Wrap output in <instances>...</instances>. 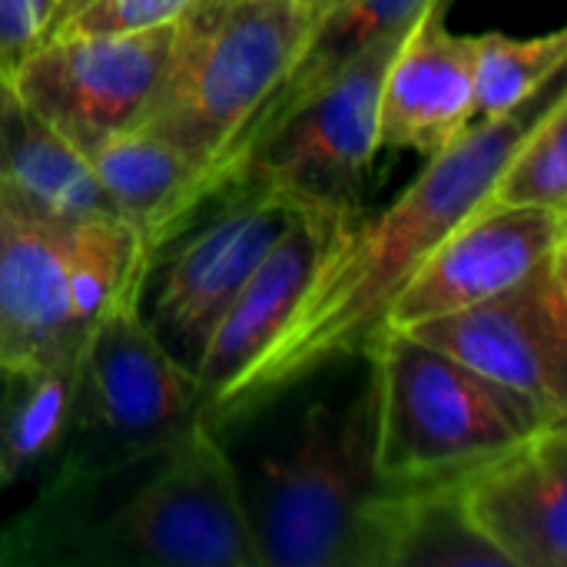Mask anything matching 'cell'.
<instances>
[{
    "mask_svg": "<svg viewBox=\"0 0 567 567\" xmlns=\"http://www.w3.org/2000/svg\"><path fill=\"white\" fill-rule=\"evenodd\" d=\"M561 86L558 76L508 116L472 123L445 153L429 159L389 209L372 219L359 213L326 252L286 329L249 369L213 392L199 415L223 429L249 419L316 372L365 355L385 332L399 292L432 249L492 199L502 166Z\"/></svg>",
    "mask_w": 567,
    "mask_h": 567,
    "instance_id": "1",
    "label": "cell"
},
{
    "mask_svg": "<svg viewBox=\"0 0 567 567\" xmlns=\"http://www.w3.org/2000/svg\"><path fill=\"white\" fill-rule=\"evenodd\" d=\"M0 565L262 567L236 468L203 415L153 458L43 488L0 532Z\"/></svg>",
    "mask_w": 567,
    "mask_h": 567,
    "instance_id": "2",
    "label": "cell"
},
{
    "mask_svg": "<svg viewBox=\"0 0 567 567\" xmlns=\"http://www.w3.org/2000/svg\"><path fill=\"white\" fill-rule=\"evenodd\" d=\"M336 0H193L173 20L159 93L136 130L166 140L206 179L259 113Z\"/></svg>",
    "mask_w": 567,
    "mask_h": 567,
    "instance_id": "3",
    "label": "cell"
},
{
    "mask_svg": "<svg viewBox=\"0 0 567 567\" xmlns=\"http://www.w3.org/2000/svg\"><path fill=\"white\" fill-rule=\"evenodd\" d=\"M365 359L375 379V472L389 485L465 478L567 425L402 329H385Z\"/></svg>",
    "mask_w": 567,
    "mask_h": 567,
    "instance_id": "4",
    "label": "cell"
},
{
    "mask_svg": "<svg viewBox=\"0 0 567 567\" xmlns=\"http://www.w3.org/2000/svg\"><path fill=\"white\" fill-rule=\"evenodd\" d=\"M375 379L342 405L316 402L292 442L262 458L252 538L262 567H372Z\"/></svg>",
    "mask_w": 567,
    "mask_h": 567,
    "instance_id": "5",
    "label": "cell"
},
{
    "mask_svg": "<svg viewBox=\"0 0 567 567\" xmlns=\"http://www.w3.org/2000/svg\"><path fill=\"white\" fill-rule=\"evenodd\" d=\"M199 419V385L159 339L143 309L96 322L83 342L80 382L60 449L47 462V492L106 478L169 449Z\"/></svg>",
    "mask_w": 567,
    "mask_h": 567,
    "instance_id": "6",
    "label": "cell"
},
{
    "mask_svg": "<svg viewBox=\"0 0 567 567\" xmlns=\"http://www.w3.org/2000/svg\"><path fill=\"white\" fill-rule=\"evenodd\" d=\"M405 33L369 47L319 96L279 123L223 183L219 203L236 193L276 189L296 199L355 206L379 156V93Z\"/></svg>",
    "mask_w": 567,
    "mask_h": 567,
    "instance_id": "7",
    "label": "cell"
},
{
    "mask_svg": "<svg viewBox=\"0 0 567 567\" xmlns=\"http://www.w3.org/2000/svg\"><path fill=\"white\" fill-rule=\"evenodd\" d=\"M173 23L133 33H53L10 73L20 100L70 146L90 156L136 130L169 60Z\"/></svg>",
    "mask_w": 567,
    "mask_h": 567,
    "instance_id": "8",
    "label": "cell"
},
{
    "mask_svg": "<svg viewBox=\"0 0 567 567\" xmlns=\"http://www.w3.org/2000/svg\"><path fill=\"white\" fill-rule=\"evenodd\" d=\"M402 332L567 422V246L512 289Z\"/></svg>",
    "mask_w": 567,
    "mask_h": 567,
    "instance_id": "9",
    "label": "cell"
},
{
    "mask_svg": "<svg viewBox=\"0 0 567 567\" xmlns=\"http://www.w3.org/2000/svg\"><path fill=\"white\" fill-rule=\"evenodd\" d=\"M302 199L276 189L236 193L173 256L146 316L159 346L189 372L236 292L296 219Z\"/></svg>",
    "mask_w": 567,
    "mask_h": 567,
    "instance_id": "10",
    "label": "cell"
},
{
    "mask_svg": "<svg viewBox=\"0 0 567 567\" xmlns=\"http://www.w3.org/2000/svg\"><path fill=\"white\" fill-rule=\"evenodd\" d=\"M565 246V213L485 203L419 266L392 302L385 329H412L425 319L485 302L522 282Z\"/></svg>",
    "mask_w": 567,
    "mask_h": 567,
    "instance_id": "11",
    "label": "cell"
},
{
    "mask_svg": "<svg viewBox=\"0 0 567 567\" xmlns=\"http://www.w3.org/2000/svg\"><path fill=\"white\" fill-rule=\"evenodd\" d=\"M355 216L359 206L302 199L289 229L262 256V262L236 292L203 346V355L193 369V379L199 385V409L213 392L249 369L286 329L326 252L355 223Z\"/></svg>",
    "mask_w": 567,
    "mask_h": 567,
    "instance_id": "12",
    "label": "cell"
},
{
    "mask_svg": "<svg viewBox=\"0 0 567 567\" xmlns=\"http://www.w3.org/2000/svg\"><path fill=\"white\" fill-rule=\"evenodd\" d=\"M63 229L66 223L0 196V369L7 372H33L83 352Z\"/></svg>",
    "mask_w": 567,
    "mask_h": 567,
    "instance_id": "13",
    "label": "cell"
},
{
    "mask_svg": "<svg viewBox=\"0 0 567 567\" xmlns=\"http://www.w3.org/2000/svg\"><path fill=\"white\" fill-rule=\"evenodd\" d=\"M458 505L508 567H567V425L458 478Z\"/></svg>",
    "mask_w": 567,
    "mask_h": 567,
    "instance_id": "14",
    "label": "cell"
},
{
    "mask_svg": "<svg viewBox=\"0 0 567 567\" xmlns=\"http://www.w3.org/2000/svg\"><path fill=\"white\" fill-rule=\"evenodd\" d=\"M475 37L445 27V7L429 10L392 56L379 93V146L425 159L445 153L472 123Z\"/></svg>",
    "mask_w": 567,
    "mask_h": 567,
    "instance_id": "15",
    "label": "cell"
},
{
    "mask_svg": "<svg viewBox=\"0 0 567 567\" xmlns=\"http://www.w3.org/2000/svg\"><path fill=\"white\" fill-rule=\"evenodd\" d=\"M449 7V0H336L309 30L306 43L259 106V113L246 123V130L236 136L229 153L216 163V169L206 179L203 209L219 203V189L226 176L296 110H302L312 96H319L332 80H339L355 56H362L369 47L409 33L429 10Z\"/></svg>",
    "mask_w": 567,
    "mask_h": 567,
    "instance_id": "16",
    "label": "cell"
},
{
    "mask_svg": "<svg viewBox=\"0 0 567 567\" xmlns=\"http://www.w3.org/2000/svg\"><path fill=\"white\" fill-rule=\"evenodd\" d=\"M90 169L143 239L150 259L203 213V169L186 153L143 130L110 136L90 156Z\"/></svg>",
    "mask_w": 567,
    "mask_h": 567,
    "instance_id": "17",
    "label": "cell"
},
{
    "mask_svg": "<svg viewBox=\"0 0 567 567\" xmlns=\"http://www.w3.org/2000/svg\"><path fill=\"white\" fill-rule=\"evenodd\" d=\"M0 196L60 223L116 213L90 159L20 100L10 76H0Z\"/></svg>",
    "mask_w": 567,
    "mask_h": 567,
    "instance_id": "18",
    "label": "cell"
},
{
    "mask_svg": "<svg viewBox=\"0 0 567 567\" xmlns=\"http://www.w3.org/2000/svg\"><path fill=\"white\" fill-rule=\"evenodd\" d=\"M508 567L468 525L458 505V478L389 485L375 505L372 567Z\"/></svg>",
    "mask_w": 567,
    "mask_h": 567,
    "instance_id": "19",
    "label": "cell"
},
{
    "mask_svg": "<svg viewBox=\"0 0 567 567\" xmlns=\"http://www.w3.org/2000/svg\"><path fill=\"white\" fill-rule=\"evenodd\" d=\"M63 256L76 326L90 336L106 316L140 306L150 276V252L140 233L116 213L66 223Z\"/></svg>",
    "mask_w": 567,
    "mask_h": 567,
    "instance_id": "20",
    "label": "cell"
},
{
    "mask_svg": "<svg viewBox=\"0 0 567 567\" xmlns=\"http://www.w3.org/2000/svg\"><path fill=\"white\" fill-rule=\"evenodd\" d=\"M80 355L33 372H17L7 399L0 402V468L10 482L47 465L60 449L76 399Z\"/></svg>",
    "mask_w": 567,
    "mask_h": 567,
    "instance_id": "21",
    "label": "cell"
},
{
    "mask_svg": "<svg viewBox=\"0 0 567 567\" xmlns=\"http://www.w3.org/2000/svg\"><path fill=\"white\" fill-rule=\"evenodd\" d=\"M567 60V30L542 37H508L478 33L475 66H472V116L502 120L532 96H538L551 80L561 76Z\"/></svg>",
    "mask_w": 567,
    "mask_h": 567,
    "instance_id": "22",
    "label": "cell"
},
{
    "mask_svg": "<svg viewBox=\"0 0 567 567\" xmlns=\"http://www.w3.org/2000/svg\"><path fill=\"white\" fill-rule=\"evenodd\" d=\"M495 206H542L567 216V93L551 96L542 120L525 133L502 166L492 199Z\"/></svg>",
    "mask_w": 567,
    "mask_h": 567,
    "instance_id": "23",
    "label": "cell"
},
{
    "mask_svg": "<svg viewBox=\"0 0 567 567\" xmlns=\"http://www.w3.org/2000/svg\"><path fill=\"white\" fill-rule=\"evenodd\" d=\"M193 0H86L53 33H133L173 23ZM50 33V37H53Z\"/></svg>",
    "mask_w": 567,
    "mask_h": 567,
    "instance_id": "24",
    "label": "cell"
},
{
    "mask_svg": "<svg viewBox=\"0 0 567 567\" xmlns=\"http://www.w3.org/2000/svg\"><path fill=\"white\" fill-rule=\"evenodd\" d=\"M53 23V0H0V76L47 40Z\"/></svg>",
    "mask_w": 567,
    "mask_h": 567,
    "instance_id": "25",
    "label": "cell"
},
{
    "mask_svg": "<svg viewBox=\"0 0 567 567\" xmlns=\"http://www.w3.org/2000/svg\"><path fill=\"white\" fill-rule=\"evenodd\" d=\"M83 3H86V0H60V3H56V10H53V27H50V33H53V30H56L70 13H76ZM50 33H47V37H50Z\"/></svg>",
    "mask_w": 567,
    "mask_h": 567,
    "instance_id": "26",
    "label": "cell"
},
{
    "mask_svg": "<svg viewBox=\"0 0 567 567\" xmlns=\"http://www.w3.org/2000/svg\"><path fill=\"white\" fill-rule=\"evenodd\" d=\"M13 379H17V372H7V369H0V402L7 399V392H10V385H13Z\"/></svg>",
    "mask_w": 567,
    "mask_h": 567,
    "instance_id": "27",
    "label": "cell"
},
{
    "mask_svg": "<svg viewBox=\"0 0 567 567\" xmlns=\"http://www.w3.org/2000/svg\"><path fill=\"white\" fill-rule=\"evenodd\" d=\"M0 482H3V485H10V478H7V472H3V468H0Z\"/></svg>",
    "mask_w": 567,
    "mask_h": 567,
    "instance_id": "28",
    "label": "cell"
},
{
    "mask_svg": "<svg viewBox=\"0 0 567 567\" xmlns=\"http://www.w3.org/2000/svg\"><path fill=\"white\" fill-rule=\"evenodd\" d=\"M56 3H60V0H53V10H56ZM50 27H53V23H50Z\"/></svg>",
    "mask_w": 567,
    "mask_h": 567,
    "instance_id": "29",
    "label": "cell"
},
{
    "mask_svg": "<svg viewBox=\"0 0 567 567\" xmlns=\"http://www.w3.org/2000/svg\"><path fill=\"white\" fill-rule=\"evenodd\" d=\"M0 488H7V485H3V482H0Z\"/></svg>",
    "mask_w": 567,
    "mask_h": 567,
    "instance_id": "30",
    "label": "cell"
}]
</instances>
